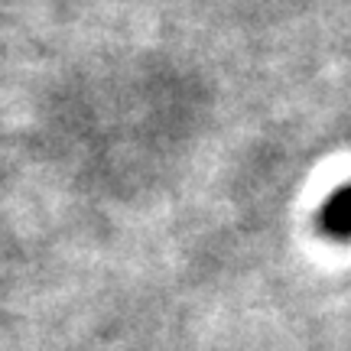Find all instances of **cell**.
<instances>
[{
  "instance_id": "1",
  "label": "cell",
  "mask_w": 351,
  "mask_h": 351,
  "mask_svg": "<svg viewBox=\"0 0 351 351\" xmlns=\"http://www.w3.org/2000/svg\"><path fill=\"white\" fill-rule=\"evenodd\" d=\"M319 228L332 241H351V182L335 189L322 202V208H319Z\"/></svg>"
}]
</instances>
